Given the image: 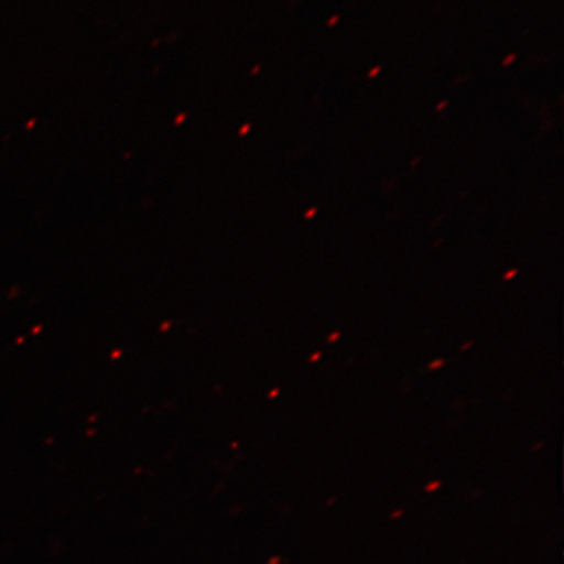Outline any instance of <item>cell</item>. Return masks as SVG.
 I'll use <instances>...</instances> for the list:
<instances>
[{
  "mask_svg": "<svg viewBox=\"0 0 564 564\" xmlns=\"http://www.w3.org/2000/svg\"><path fill=\"white\" fill-rule=\"evenodd\" d=\"M442 486V482L441 481H433V482H430L429 485L425 486V491L426 492H434L436 490H438Z\"/></svg>",
  "mask_w": 564,
  "mask_h": 564,
  "instance_id": "obj_1",
  "label": "cell"
},
{
  "mask_svg": "<svg viewBox=\"0 0 564 564\" xmlns=\"http://www.w3.org/2000/svg\"><path fill=\"white\" fill-rule=\"evenodd\" d=\"M517 54H510L509 56H507V58L503 61L502 63V66L503 67H509L510 65H512V63L514 62V59H517Z\"/></svg>",
  "mask_w": 564,
  "mask_h": 564,
  "instance_id": "obj_2",
  "label": "cell"
},
{
  "mask_svg": "<svg viewBox=\"0 0 564 564\" xmlns=\"http://www.w3.org/2000/svg\"><path fill=\"white\" fill-rule=\"evenodd\" d=\"M443 365H444L443 359H438V361H435V362L429 365V370H438L442 368Z\"/></svg>",
  "mask_w": 564,
  "mask_h": 564,
  "instance_id": "obj_3",
  "label": "cell"
},
{
  "mask_svg": "<svg viewBox=\"0 0 564 564\" xmlns=\"http://www.w3.org/2000/svg\"><path fill=\"white\" fill-rule=\"evenodd\" d=\"M380 70H382V67H380V66L372 68L370 70V74L368 75L369 79H372V77L378 76L380 74Z\"/></svg>",
  "mask_w": 564,
  "mask_h": 564,
  "instance_id": "obj_4",
  "label": "cell"
},
{
  "mask_svg": "<svg viewBox=\"0 0 564 564\" xmlns=\"http://www.w3.org/2000/svg\"><path fill=\"white\" fill-rule=\"evenodd\" d=\"M518 274V271L517 270H512V271H509L505 274V280L506 281H509L511 280L512 278L517 276Z\"/></svg>",
  "mask_w": 564,
  "mask_h": 564,
  "instance_id": "obj_5",
  "label": "cell"
},
{
  "mask_svg": "<svg viewBox=\"0 0 564 564\" xmlns=\"http://www.w3.org/2000/svg\"><path fill=\"white\" fill-rule=\"evenodd\" d=\"M338 20H340V17L336 15L334 18H330L328 23H327V26H334L338 23Z\"/></svg>",
  "mask_w": 564,
  "mask_h": 564,
  "instance_id": "obj_6",
  "label": "cell"
},
{
  "mask_svg": "<svg viewBox=\"0 0 564 564\" xmlns=\"http://www.w3.org/2000/svg\"><path fill=\"white\" fill-rule=\"evenodd\" d=\"M403 514H404V510L393 511L391 513V519H398L400 517H403Z\"/></svg>",
  "mask_w": 564,
  "mask_h": 564,
  "instance_id": "obj_7",
  "label": "cell"
},
{
  "mask_svg": "<svg viewBox=\"0 0 564 564\" xmlns=\"http://www.w3.org/2000/svg\"><path fill=\"white\" fill-rule=\"evenodd\" d=\"M340 337V333H335L328 337V343H335Z\"/></svg>",
  "mask_w": 564,
  "mask_h": 564,
  "instance_id": "obj_8",
  "label": "cell"
},
{
  "mask_svg": "<svg viewBox=\"0 0 564 564\" xmlns=\"http://www.w3.org/2000/svg\"><path fill=\"white\" fill-rule=\"evenodd\" d=\"M447 104H448V101L441 102L438 106H436V110H438V111L443 110L444 108H446Z\"/></svg>",
  "mask_w": 564,
  "mask_h": 564,
  "instance_id": "obj_9",
  "label": "cell"
},
{
  "mask_svg": "<svg viewBox=\"0 0 564 564\" xmlns=\"http://www.w3.org/2000/svg\"><path fill=\"white\" fill-rule=\"evenodd\" d=\"M315 214H316V209L314 208V209H312V210H310V212H308V214L306 215V217H307V218H310V217L314 216Z\"/></svg>",
  "mask_w": 564,
  "mask_h": 564,
  "instance_id": "obj_10",
  "label": "cell"
},
{
  "mask_svg": "<svg viewBox=\"0 0 564 564\" xmlns=\"http://www.w3.org/2000/svg\"><path fill=\"white\" fill-rule=\"evenodd\" d=\"M321 356H322V352H316V355H314V356L312 357V361H313V362H314V361H316V359H317V358H319Z\"/></svg>",
  "mask_w": 564,
  "mask_h": 564,
  "instance_id": "obj_11",
  "label": "cell"
},
{
  "mask_svg": "<svg viewBox=\"0 0 564 564\" xmlns=\"http://www.w3.org/2000/svg\"><path fill=\"white\" fill-rule=\"evenodd\" d=\"M336 503V498H330L327 502V506H333Z\"/></svg>",
  "mask_w": 564,
  "mask_h": 564,
  "instance_id": "obj_12",
  "label": "cell"
},
{
  "mask_svg": "<svg viewBox=\"0 0 564 564\" xmlns=\"http://www.w3.org/2000/svg\"><path fill=\"white\" fill-rule=\"evenodd\" d=\"M469 347H471V343L465 344V347H463L462 349L465 350L468 349Z\"/></svg>",
  "mask_w": 564,
  "mask_h": 564,
  "instance_id": "obj_13",
  "label": "cell"
}]
</instances>
